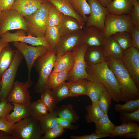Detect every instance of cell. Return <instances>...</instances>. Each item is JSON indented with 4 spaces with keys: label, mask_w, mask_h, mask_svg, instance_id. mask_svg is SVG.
Wrapping results in <instances>:
<instances>
[{
    "label": "cell",
    "mask_w": 139,
    "mask_h": 139,
    "mask_svg": "<svg viewBox=\"0 0 139 139\" xmlns=\"http://www.w3.org/2000/svg\"><path fill=\"white\" fill-rule=\"evenodd\" d=\"M76 12L83 18L84 22L87 21V15L90 12V6L86 0H70Z\"/></svg>",
    "instance_id": "obj_35"
},
{
    "label": "cell",
    "mask_w": 139,
    "mask_h": 139,
    "mask_svg": "<svg viewBox=\"0 0 139 139\" xmlns=\"http://www.w3.org/2000/svg\"><path fill=\"white\" fill-rule=\"evenodd\" d=\"M95 133L98 134L110 135L115 126L109 119L108 113L104 114L95 123Z\"/></svg>",
    "instance_id": "obj_27"
},
{
    "label": "cell",
    "mask_w": 139,
    "mask_h": 139,
    "mask_svg": "<svg viewBox=\"0 0 139 139\" xmlns=\"http://www.w3.org/2000/svg\"><path fill=\"white\" fill-rule=\"evenodd\" d=\"M138 124L129 122L121 123L120 125H115L112 131V137L120 136L127 133L139 131Z\"/></svg>",
    "instance_id": "obj_33"
},
{
    "label": "cell",
    "mask_w": 139,
    "mask_h": 139,
    "mask_svg": "<svg viewBox=\"0 0 139 139\" xmlns=\"http://www.w3.org/2000/svg\"><path fill=\"white\" fill-rule=\"evenodd\" d=\"M122 62L139 89V50L132 46L124 50Z\"/></svg>",
    "instance_id": "obj_13"
},
{
    "label": "cell",
    "mask_w": 139,
    "mask_h": 139,
    "mask_svg": "<svg viewBox=\"0 0 139 139\" xmlns=\"http://www.w3.org/2000/svg\"><path fill=\"white\" fill-rule=\"evenodd\" d=\"M51 4L45 0L34 13L23 17L28 29V35L34 37L45 36L47 27L48 12Z\"/></svg>",
    "instance_id": "obj_4"
},
{
    "label": "cell",
    "mask_w": 139,
    "mask_h": 139,
    "mask_svg": "<svg viewBox=\"0 0 139 139\" xmlns=\"http://www.w3.org/2000/svg\"><path fill=\"white\" fill-rule=\"evenodd\" d=\"M58 26L61 36L74 33L83 29L75 18L63 14Z\"/></svg>",
    "instance_id": "obj_22"
},
{
    "label": "cell",
    "mask_w": 139,
    "mask_h": 139,
    "mask_svg": "<svg viewBox=\"0 0 139 139\" xmlns=\"http://www.w3.org/2000/svg\"><path fill=\"white\" fill-rule=\"evenodd\" d=\"M133 7V0H113L106 7L109 13L116 15H129Z\"/></svg>",
    "instance_id": "obj_19"
},
{
    "label": "cell",
    "mask_w": 139,
    "mask_h": 139,
    "mask_svg": "<svg viewBox=\"0 0 139 139\" xmlns=\"http://www.w3.org/2000/svg\"><path fill=\"white\" fill-rule=\"evenodd\" d=\"M9 45L8 43L4 42L0 38V53L2 49L5 46Z\"/></svg>",
    "instance_id": "obj_55"
},
{
    "label": "cell",
    "mask_w": 139,
    "mask_h": 139,
    "mask_svg": "<svg viewBox=\"0 0 139 139\" xmlns=\"http://www.w3.org/2000/svg\"><path fill=\"white\" fill-rule=\"evenodd\" d=\"M15 51L9 46L5 47L0 53V79L13 60Z\"/></svg>",
    "instance_id": "obj_26"
},
{
    "label": "cell",
    "mask_w": 139,
    "mask_h": 139,
    "mask_svg": "<svg viewBox=\"0 0 139 139\" xmlns=\"http://www.w3.org/2000/svg\"><path fill=\"white\" fill-rule=\"evenodd\" d=\"M45 0H15L12 9L18 12L23 17L34 13Z\"/></svg>",
    "instance_id": "obj_18"
},
{
    "label": "cell",
    "mask_w": 139,
    "mask_h": 139,
    "mask_svg": "<svg viewBox=\"0 0 139 139\" xmlns=\"http://www.w3.org/2000/svg\"><path fill=\"white\" fill-rule=\"evenodd\" d=\"M86 1L90 6V12L86 22V27L93 26L103 30L106 17L109 13L107 8L98 0Z\"/></svg>",
    "instance_id": "obj_14"
},
{
    "label": "cell",
    "mask_w": 139,
    "mask_h": 139,
    "mask_svg": "<svg viewBox=\"0 0 139 139\" xmlns=\"http://www.w3.org/2000/svg\"><path fill=\"white\" fill-rule=\"evenodd\" d=\"M70 71L51 72L48 79L45 89H52L60 85L67 80Z\"/></svg>",
    "instance_id": "obj_30"
},
{
    "label": "cell",
    "mask_w": 139,
    "mask_h": 139,
    "mask_svg": "<svg viewBox=\"0 0 139 139\" xmlns=\"http://www.w3.org/2000/svg\"><path fill=\"white\" fill-rule=\"evenodd\" d=\"M103 6L106 7L112 1V0H98Z\"/></svg>",
    "instance_id": "obj_54"
},
{
    "label": "cell",
    "mask_w": 139,
    "mask_h": 139,
    "mask_svg": "<svg viewBox=\"0 0 139 139\" xmlns=\"http://www.w3.org/2000/svg\"></svg>",
    "instance_id": "obj_57"
},
{
    "label": "cell",
    "mask_w": 139,
    "mask_h": 139,
    "mask_svg": "<svg viewBox=\"0 0 139 139\" xmlns=\"http://www.w3.org/2000/svg\"><path fill=\"white\" fill-rule=\"evenodd\" d=\"M65 131L64 129L58 125L47 131L42 139H55L60 136Z\"/></svg>",
    "instance_id": "obj_44"
},
{
    "label": "cell",
    "mask_w": 139,
    "mask_h": 139,
    "mask_svg": "<svg viewBox=\"0 0 139 139\" xmlns=\"http://www.w3.org/2000/svg\"><path fill=\"white\" fill-rule=\"evenodd\" d=\"M26 32L23 30L19 29L15 32L11 33L8 31L0 36V38L5 42H19L36 46H43L49 49L50 47L45 36L34 37L30 35H27Z\"/></svg>",
    "instance_id": "obj_12"
},
{
    "label": "cell",
    "mask_w": 139,
    "mask_h": 139,
    "mask_svg": "<svg viewBox=\"0 0 139 139\" xmlns=\"http://www.w3.org/2000/svg\"><path fill=\"white\" fill-rule=\"evenodd\" d=\"M13 106L7 99L0 102V118H5L13 109Z\"/></svg>",
    "instance_id": "obj_45"
},
{
    "label": "cell",
    "mask_w": 139,
    "mask_h": 139,
    "mask_svg": "<svg viewBox=\"0 0 139 139\" xmlns=\"http://www.w3.org/2000/svg\"><path fill=\"white\" fill-rule=\"evenodd\" d=\"M56 120L59 125L64 129L76 130L78 128V126L73 125L69 121L62 118L57 117Z\"/></svg>",
    "instance_id": "obj_49"
},
{
    "label": "cell",
    "mask_w": 139,
    "mask_h": 139,
    "mask_svg": "<svg viewBox=\"0 0 139 139\" xmlns=\"http://www.w3.org/2000/svg\"><path fill=\"white\" fill-rule=\"evenodd\" d=\"M41 99L48 109L51 112L58 107L56 105V100L51 89H46L41 94Z\"/></svg>",
    "instance_id": "obj_39"
},
{
    "label": "cell",
    "mask_w": 139,
    "mask_h": 139,
    "mask_svg": "<svg viewBox=\"0 0 139 139\" xmlns=\"http://www.w3.org/2000/svg\"><path fill=\"white\" fill-rule=\"evenodd\" d=\"M109 68L114 74L121 92V101L124 102L139 99V90L121 60L112 57H107Z\"/></svg>",
    "instance_id": "obj_1"
},
{
    "label": "cell",
    "mask_w": 139,
    "mask_h": 139,
    "mask_svg": "<svg viewBox=\"0 0 139 139\" xmlns=\"http://www.w3.org/2000/svg\"><path fill=\"white\" fill-rule=\"evenodd\" d=\"M1 79H0V91L1 89Z\"/></svg>",
    "instance_id": "obj_56"
},
{
    "label": "cell",
    "mask_w": 139,
    "mask_h": 139,
    "mask_svg": "<svg viewBox=\"0 0 139 139\" xmlns=\"http://www.w3.org/2000/svg\"><path fill=\"white\" fill-rule=\"evenodd\" d=\"M87 113L85 116V119L88 123H95L105 114L100 107L98 102H92L91 105L85 107Z\"/></svg>",
    "instance_id": "obj_31"
},
{
    "label": "cell",
    "mask_w": 139,
    "mask_h": 139,
    "mask_svg": "<svg viewBox=\"0 0 139 139\" xmlns=\"http://www.w3.org/2000/svg\"><path fill=\"white\" fill-rule=\"evenodd\" d=\"M74 58L72 51L57 56L53 72L70 71L72 68Z\"/></svg>",
    "instance_id": "obj_24"
},
{
    "label": "cell",
    "mask_w": 139,
    "mask_h": 139,
    "mask_svg": "<svg viewBox=\"0 0 139 139\" xmlns=\"http://www.w3.org/2000/svg\"><path fill=\"white\" fill-rule=\"evenodd\" d=\"M30 116L39 121L49 112L48 109L41 99L36 101L30 102Z\"/></svg>",
    "instance_id": "obj_34"
},
{
    "label": "cell",
    "mask_w": 139,
    "mask_h": 139,
    "mask_svg": "<svg viewBox=\"0 0 139 139\" xmlns=\"http://www.w3.org/2000/svg\"><path fill=\"white\" fill-rule=\"evenodd\" d=\"M13 125L5 118H0V130L11 135Z\"/></svg>",
    "instance_id": "obj_48"
},
{
    "label": "cell",
    "mask_w": 139,
    "mask_h": 139,
    "mask_svg": "<svg viewBox=\"0 0 139 139\" xmlns=\"http://www.w3.org/2000/svg\"><path fill=\"white\" fill-rule=\"evenodd\" d=\"M57 58L55 49H50L37 59L33 66L38 74L34 90L37 93L41 94L45 90L47 82L54 68Z\"/></svg>",
    "instance_id": "obj_3"
},
{
    "label": "cell",
    "mask_w": 139,
    "mask_h": 139,
    "mask_svg": "<svg viewBox=\"0 0 139 139\" xmlns=\"http://www.w3.org/2000/svg\"><path fill=\"white\" fill-rule=\"evenodd\" d=\"M15 0H0V12L12 9Z\"/></svg>",
    "instance_id": "obj_51"
},
{
    "label": "cell",
    "mask_w": 139,
    "mask_h": 139,
    "mask_svg": "<svg viewBox=\"0 0 139 139\" xmlns=\"http://www.w3.org/2000/svg\"><path fill=\"white\" fill-rule=\"evenodd\" d=\"M11 135L13 139H41L39 121L32 116L26 117L15 123Z\"/></svg>",
    "instance_id": "obj_5"
},
{
    "label": "cell",
    "mask_w": 139,
    "mask_h": 139,
    "mask_svg": "<svg viewBox=\"0 0 139 139\" xmlns=\"http://www.w3.org/2000/svg\"><path fill=\"white\" fill-rule=\"evenodd\" d=\"M23 58L18 50H15L12 63L4 73L1 79L0 102L7 99L13 88L17 71Z\"/></svg>",
    "instance_id": "obj_6"
},
{
    "label": "cell",
    "mask_w": 139,
    "mask_h": 139,
    "mask_svg": "<svg viewBox=\"0 0 139 139\" xmlns=\"http://www.w3.org/2000/svg\"><path fill=\"white\" fill-rule=\"evenodd\" d=\"M22 30L27 33L28 29L23 16L12 9L0 12V36L8 31Z\"/></svg>",
    "instance_id": "obj_10"
},
{
    "label": "cell",
    "mask_w": 139,
    "mask_h": 139,
    "mask_svg": "<svg viewBox=\"0 0 139 139\" xmlns=\"http://www.w3.org/2000/svg\"><path fill=\"white\" fill-rule=\"evenodd\" d=\"M55 6L63 14L76 19L83 28L85 22L82 17L75 10L70 0H46Z\"/></svg>",
    "instance_id": "obj_17"
},
{
    "label": "cell",
    "mask_w": 139,
    "mask_h": 139,
    "mask_svg": "<svg viewBox=\"0 0 139 139\" xmlns=\"http://www.w3.org/2000/svg\"><path fill=\"white\" fill-rule=\"evenodd\" d=\"M88 47L83 43L72 51L74 61L73 67L68 75L67 80L68 82L83 79L89 80V75L86 71V65L84 59L85 54Z\"/></svg>",
    "instance_id": "obj_8"
},
{
    "label": "cell",
    "mask_w": 139,
    "mask_h": 139,
    "mask_svg": "<svg viewBox=\"0 0 139 139\" xmlns=\"http://www.w3.org/2000/svg\"><path fill=\"white\" fill-rule=\"evenodd\" d=\"M120 119L121 123L132 122L138 124L139 108L132 112H120Z\"/></svg>",
    "instance_id": "obj_43"
},
{
    "label": "cell",
    "mask_w": 139,
    "mask_h": 139,
    "mask_svg": "<svg viewBox=\"0 0 139 139\" xmlns=\"http://www.w3.org/2000/svg\"><path fill=\"white\" fill-rule=\"evenodd\" d=\"M86 95L92 102H98L102 93L107 91L106 86L95 78L89 77Z\"/></svg>",
    "instance_id": "obj_25"
},
{
    "label": "cell",
    "mask_w": 139,
    "mask_h": 139,
    "mask_svg": "<svg viewBox=\"0 0 139 139\" xmlns=\"http://www.w3.org/2000/svg\"><path fill=\"white\" fill-rule=\"evenodd\" d=\"M51 90L56 103L70 97L69 89L67 82H65Z\"/></svg>",
    "instance_id": "obj_41"
},
{
    "label": "cell",
    "mask_w": 139,
    "mask_h": 139,
    "mask_svg": "<svg viewBox=\"0 0 139 139\" xmlns=\"http://www.w3.org/2000/svg\"><path fill=\"white\" fill-rule=\"evenodd\" d=\"M133 24L139 27V3L137 0H133V7L129 15Z\"/></svg>",
    "instance_id": "obj_46"
},
{
    "label": "cell",
    "mask_w": 139,
    "mask_h": 139,
    "mask_svg": "<svg viewBox=\"0 0 139 139\" xmlns=\"http://www.w3.org/2000/svg\"><path fill=\"white\" fill-rule=\"evenodd\" d=\"M58 117L67 120L72 123H76L80 119L73 109L72 105L69 103L58 108L57 111Z\"/></svg>",
    "instance_id": "obj_32"
},
{
    "label": "cell",
    "mask_w": 139,
    "mask_h": 139,
    "mask_svg": "<svg viewBox=\"0 0 139 139\" xmlns=\"http://www.w3.org/2000/svg\"><path fill=\"white\" fill-rule=\"evenodd\" d=\"M84 59L86 65H95L106 61V56L102 47H89L86 51Z\"/></svg>",
    "instance_id": "obj_23"
},
{
    "label": "cell",
    "mask_w": 139,
    "mask_h": 139,
    "mask_svg": "<svg viewBox=\"0 0 139 139\" xmlns=\"http://www.w3.org/2000/svg\"><path fill=\"white\" fill-rule=\"evenodd\" d=\"M111 36L124 50L132 46V40L129 32H117Z\"/></svg>",
    "instance_id": "obj_37"
},
{
    "label": "cell",
    "mask_w": 139,
    "mask_h": 139,
    "mask_svg": "<svg viewBox=\"0 0 139 139\" xmlns=\"http://www.w3.org/2000/svg\"><path fill=\"white\" fill-rule=\"evenodd\" d=\"M86 71L89 77L103 84L112 98L117 103L121 101V92L117 80L109 68L107 61L95 65H86Z\"/></svg>",
    "instance_id": "obj_2"
},
{
    "label": "cell",
    "mask_w": 139,
    "mask_h": 139,
    "mask_svg": "<svg viewBox=\"0 0 139 139\" xmlns=\"http://www.w3.org/2000/svg\"><path fill=\"white\" fill-rule=\"evenodd\" d=\"M134 24L129 15H116L109 13L106 17L103 30L105 37L117 32H129Z\"/></svg>",
    "instance_id": "obj_9"
},
{
    "label": "cell",
    "mask_w": 139,
    "mask_h": 139,
    "mask_svg": "<svg viewBox=\"0 0 139 139\" xmlns=\"http://www.w3.org/2000/svg\"><path fill=\"white\" fill-rule=\"evenodd\" d=\"M30 87L25 82L15 81L12 89L7 98L8 102L18 104L30 102L31 96L28 90Z\"/></svg>",
    "instance_id": "obj_15"
},
{
    "label": "cell",
    "mask_w": 139,
    "mask_h": 139,
    "mask_svg": "<svg viewBox=\"0 0 139 139\" xmlns=\"http://www.w3.org/2000/svg\"><path fill=\"white\" fill-rule=\"evenodd\" d=\"M45 37L51 49H54L61 37L58 26L47 27Z\"/></svg>",
    "instance_id": "obj_36"
},
{
    "label": "cell",
    "mask_w": 139,
    "mask_h": 139,
    "mask_svg": "<svg viewBox=\"0 0 139 139\" xmlns=\"http://www.w3.org/2000/svg\"><path fill=\"white\" fill-rule=\"evenodd\" d=\"M13 44L25 60L28 71V79L25 82L31 86L33 82L31 80V72L35 62L39 57L50 49L43 46H31L19 42H13Z\"/></svg>",
    "instance_id": "obj_7"
},
{
    "label": "cell",
    "mask_w": 139,
    "mask_h": 139,
    "mask_svg": "<svg viewBox=\"0 0 139 139\" xmlns=\"http://www.w3.org/2000/svg\"><path fill=\"white\" fill-rule=\"evenodd\" d=\"M102 48L107 57H112L121 60L124 50L112 36L105 38Z\"/></svg>",
    "instance_id": "obj_21"
},
{
    "label": "cell",
    "mask_w": 139,
    "mask_h": 139,
    "mask_svg": "<svg viewBox=\"0 0 139 139\" xmlns=\"http://www.w3.org/2000/svg\"><path fill=\"white\" fill-rule=\"evenodd\" d=\"M125 138H134L139 139V131L130 132L123 135L119 137Z\"/></svg>",
    "instance_id": "obj_52"
},
{
    "label": "cell",
    "mask_w": 139,
    "mask_h": 139,
    "mask_svg": "<svg viewBox=\"0 0 139 139\" xmlns=\"http://www.w3.org/2000/svg\"><path fill=\"white\" fill-rule=\"evenodd\" d=\"M83 29L72 33L61 36L54 49L57 56L72 51L84 43Z\"/></svg>",
    "instance_id": "obj_11"
},
{
    "label": "cell",
    "mask_w": 139,
    "mask_h": 139,
    "mask_svg": "<svg viewBox=\"0 0 139 139\" xmlns=\"http://www.w3.org/2000/svg\"><path fill=\"white\" fill-rule=\"evenodd\" d=\"M139 108V99L128 101L124 104H116L115 109L117 112L130 113Z\"/></svg>",
    "instance_id": "obj_40"
},
{
    "label": "cell",
    "mask_w": 139,
    "mask_h": 139,
    "mask_svg": "<svg viewBox=\"0 0 139 139\" xmlns=\"http://www.w3.org/2000/svg\"><path fill=\"white\" fill-rule=\"evenodd\" d=\"M11 103L13 106V111L5 118L12 124L30 115V102L24 104Z\"/></svg>",
    "instance_id": "obj_20"
},
{
    "label": "cell",
    "mask_w": 139,
    "mask_h": 139,
    "mask_svg": "<svg viewBox=\"0 0 139 139\" xmlns=\"http://www.w3.org/2000/svg\"><path fill=\"white\" fill-rule=\"evenodd\" d=\"M63 15L51 4L48 13L47 27L58 26L62 20Z\"/></svg>",
    "instance_id": "obj_38"
},
{
    "label": "cell",
    "mask_w": 139,
    "mask_h": 139,
    "mask_svg": "<svg viewBox=\"0 0 139 139\" xmlns=\"http://www.w3.org/2000/svg\"><path fill=\"white\" fill-rule=\"evenodd\" d=\"M58 108L49 112L39 121L42 135L44 134L49 129L59 125L56 120V118L58 117L57 114Z\"/></svg>",
    "instance_id": "obj_29"
},
{
    "label": "cell",
    "mask_w": 139,
    "mask_h": 139,
    "mask_svg": "<svg viewBox=\"0 0 139 139\" xmlns=\"http://www.w3.org/2000/svg\"><path fill=\"white\" fill-rule=\"evenodd\" d=\"M83 29L84 43L88 47H102L105 38L103 30L93 26L85 27Z\"/></svg>",
    "instance_id": "obj_16"
},
{
    "label": "cell",
    "mask_w": 139,
    "mask_h": 139,
    "mask_svg": "<svg viewBox=\"0 0 139 139\" xmlns=\"http://www.w3.org/2000/svg\"><path fill=\"white\" fill-rule=\"evenodd\" d=\"M89 80L83 79L73 82H67L70 97L86 95Z\"/></svg>",
    "instance_id": "obj_28"
},
{
    "label": "cell",
    "mask_w": 139,
    "mask_h": 139,
    "mask_svg": "<svg viewBox=\"0 0 139 139\" xmlns=\"http://www.w3.org/2000/svg\"><path fill=\"white\" fill-rule=\"evenodd\" d=\"M110 137V135L98 134L93 132L91 134L82 136L72 135L70 137L72 139H97L104 137Z\"/></svg>",
    "instance_id": "obj_50"
},
{
    "label": "cell",
    "mask_w": 139,
    "mask_h": 139,
    "mask_svg": "<svg viewBox=\"0 0 139 139\" xmlns=\"http://www.w3.org/2000/svg\"><path fill=\"white\" fill-rule=\"evenodd\" d=\"M0 139H13V138L11 135L0 130Z\"/></svg>",
    "instance_id": "obj_53"
},
{
    "label": "cell",
    "mask_w": 139,
    "mask_h": 139,
    "mask_svg": "<svg viewBox=\"0 0 139 139\" xmlns=\"http://www.w3.org/2000/svg\"><path fill=\"white\" fill-rule=\"evenodd\" d=\"M132 42V46L139 50V27L134 25L129 32Z\"/></svg>",
    "instance_id": "obj_47"
},
{
    "label": "cell",
    "mask_w": 139,
    "mask_h": 139,
    "mask_svg": "<svg viewBox=\"0 0 139 139\" xmlns=\"http://www.w3.org/2000/svg\"><path fill=\"white\" fill-rule=\"evenodd\" d=\"M112 98L107 91L103 92L98 101L99 105L104 113H108L111 103Z\"/></svg>",
    "instance_id": "obj_42"
}]
</instances>
